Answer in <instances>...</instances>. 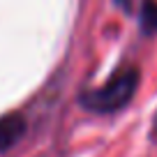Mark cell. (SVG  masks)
Returning <instances> with one entry per match:
<instances>
[{"instance_id":"2","label":"cell","mask_w":157,"mask_h":157,"mask_svg":"<svg viewBox=\"0 0 157 157\" xmlns=\"http://www.w3.org/2000/svg\"><path fill=\"white\" fill-rule=\"evenodd\" d=\"M25 134V120L19 113H7L0 118V152L10 150L12 146L23 139Z\"/></svg>"},{"instance_id":"1","label":"cell","mask_w":157,"mask_h":157,"mask_svg":"<svg viewBox=\"0 0 157 157\" xmlns=\"http://www.w3.org/2000/svg\"><path fill=\"white\" fill-rule=\"evenodd\" d=\"M136 86H139V72L136 69H123L116 76H111L104 86L81 95V104L95 113H113L118 109H123L134 97Z\"/></svg>"},{"instance_id":"3","label":"cell","mask_w":157,"mask_h":157,"mask_svg":"<svg viewBox=\"0 0 157 157\" xmlns=\"http://www.w3.org/2000/svg\"><path fill=\"white\" fill-rule=\"evenodd\" d=\"M141 28H143L146 35H155L157 33V0H143Z\"/></svg>"}]
</instances>
